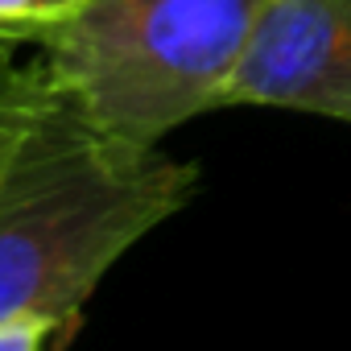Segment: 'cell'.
I'll return each instance as SVG.
<instances>
[{
  "label": "cell",
  "instance_id": "2",
  "mask_svg": "<svg viewBox=\"0 0 351 351\" xmlns=\"http://www.w3.org/2000/svg\"><path fill=\"white\" fill-rule=\"evenodd\" d=\"M269 0H87L29 38L58 91L108 136L161 145L223 108Z\"/></svg>",
  "mask_w": 351,
  "mask_h": 351
},
{
  "label": "cell",
  "instance_id": "3",
  "mask_svg": "<svg viewBox=\"0 0 351 351\" xmlns=\"http://www.w3.org/2000/svg\"><path fill=\"white\" fill-rule=\"evenodd\" d=\"M223 108H281L351 124V0H269Z\"/></svg>",
  "mask_w": 351,
  "mask_h": 351
},
{
  "label": "cell",
  "instance_id": "4",
  "mask_svg": "<svg viewBox=\"0 0 351 351\" xmlns=\"http://www.w3.org/2000/svg\"><path fill=\"white\" fill-rule=\"evenodd\" d=\"M87 0H0V38L29 42L38 29L75 17Z\"/></svg>",
  "mask_w": 351,
  "mask_h": 351
},
{
  "label": "cell",
  "instance_id": "5",
  "mask_svg": "<svg viewBox=\"0 0 351 351\" xmlns=\"http://www.w3.org/2000/svg\"><path fill=\"white\" fill-rule=\"evenodd\" d=\"M66 326H54L46 318H9L0 322V351H46L50 335H58Z\"/></svg>",
  "mask_w": 351,
  "mask_h": 351
},
{
  "label": "cell",
  "instance_id": "1",
  "mask_svg": "<svg viewBox=\"0 0 351 351\" xmlns=\"http://www.w3.org/2000/svg\"><path fill=\"white\" fill-rule=\"evenodd\" d=\"M195 191V161L108 136L58 95L0 178V322L75 326L108 269Z\"/></svg>",
  "mask_w": 351,
  "mask_h": 351
}]
</instances>
